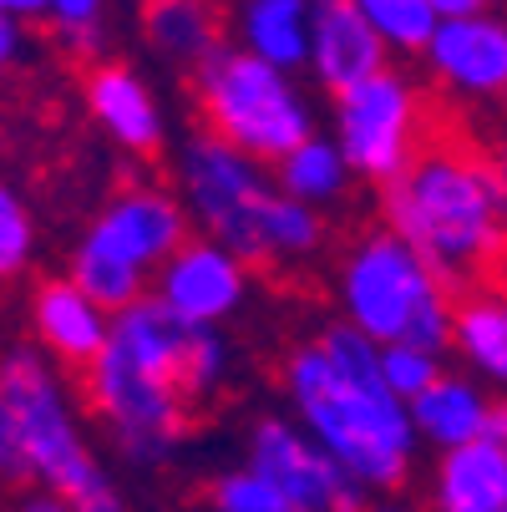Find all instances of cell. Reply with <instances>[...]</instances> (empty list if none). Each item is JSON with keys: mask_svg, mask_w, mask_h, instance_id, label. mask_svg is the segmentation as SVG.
<instances>
[{"mask_svg": "<svg viewBox=\"0 0 507 512\" xmlns=\"http://www.w3.org/2000/svg\"><path fill=\"white\" fill-rule=\"evenodd\" d=\"M0 396H6L16 431H21V452L31 467V482H41V492L66 497L71 507H87L92 497L112 492L107 477L97 472L87 442L71 426L56 381L46 376V365L36 350H6L0 355Z\"/></svg>", "mask_w": 507, "mask_h": 512, "instance_id": "6", "label": "cell"}, {"mask_svg": "<svg viewBox=\"0 0 507 512\" xmlns=\"http://www.w3.org/2000/svg\"><path fill=\"white\" fill-rule=\"evenodd\" d=\"M279 183L295 193V203H305V198H330V193L345 183V168H340L335 148H325V142L310 137L300 153H289V158L279 163Z\"/></svg>", "mask_w": 507, "mask_h": 512, "instance_id": "23", "label": "cell"}, {"mask_svg": "<svg viewBox=\"0 0 507 512\" xmlns=\"http://www.w3.org/2000/svg\"><path fill=\"white\" fill-rule=\"evenodd\" d=\"M345 305L366 335H381L391 345H411L426 355L452 335L447 284L396 234H371L355 244L345 264Z\"/></svg>", "mask_w": 507, "mask_h": 512, "instance_id": "3", "label": "cell"}, {"mask_svg": "<svg viewBox=\"0 0 507 512\" xmlns=\"http://www.w3.org/2000/svg\"><path fill=\"white\" fill-rule=\"evenodd\" d=\"M0 477L26 487L31 482V467H26V452H21V431H16V416L6 406V396H0Z\"/></svg>", "mask_w": 507, "mask_h": 512, "instance_id": "27", "label": "cell"}, {"mask_svg": "<svg viewBox=\"0 0 507 512\" xmlns=\"http://www.w3.org/2000/svg\"><path fill=\"white\" fill-rule=\"evenodd\" d=\"M371 512H421V507H406V502H386V507H371Z\"/></svg>", "mask_w": 507, "mask_h": 512, "instance_id": "34", "label": "cell"}, {"mask_svg": "<svg viewBox=\"0 0 507 512\" xmlns=\"http://www.w3.org/2000/svg\"><path fill=\"white\" fill-rule=\"evenodd\" d=\"M386 218L396 239L411 244V254L457 295L507 254L502 163H492L452 107L431 97L421 102L416 153L386 188Z\"/></svg>", "mask_w": 507, "mask_h": 512, "instance_id": "1", "label": "cell"}, {"mask_svg": "<svg viewBox=\"0 0 507 512\" xmlns=\"http://www.w3.org/2000/svg\"><path fill=\"white\" fill-rule=\"evenodd\" d=\"M51 0H0V16L6 11H16V16H36V11H46Z\"/></svg>", "mask_w": 507, "mask_h": 512, "instance_id": "33", "label": "cell"}, {"mask_svg": "<svg viewBox=\"0 0 507 512\" xmlns=\"http://www.w3.org/2000/svg\"><path fill=\"white\" fill-rule=\"evenodd\" d=\"M87 102L97 112V122H107V132L132 153H158V107L142 92V82L117 61H97L87 66Z\"/></svg>", "mask_w": 507, "mask_h": 512, "instance_id": "16", "label": "cell"}, {"mask_svg": "<svg viewBox=\"0 0 507 512\" xmlns=\"http://www.w3.org/2000/svg\"><path fill=\"white\" fill-rule=\"evenodd\" d=\"M502 178H507V148H502Z\"/></svg>", "mask_w": 507, "mask_h": 512, "instance_id": "35", "label": "cell"}, {"mask_svg": "<svg viewBox=\"0 0 507 512\" xmlns=\"http://www.w3.org/2000/svg\"><path fill=\"white\" fill-rule=\"evenodd\" d=\"M315 66L340 97L381 77V36L360 0H315Z\"/></svg>", "mask_w": 507, "mask_h": 512, "instance_id": "12", "label": "cell"}, {"mask_svg": "<svg viewBox=\"0 0 507 512\" xmlns=\"http://www.w3.org/2000/svg\"><path fill=\"white\" fill-rule=\"evenodd\" d=\"M289 386H295L315 436L325 452L366 487L396 492L411 472V421L401 416L391 391L360 386L340 376L325 350H300L289 360Z\"/></svg>", "mask_w": 507, "mask_h": 512, "instance_id": "2", "label": "cell"}, {"mask_svg": "<svg viewBox=\"0 0 507 512\" xmlns=\"http://www.w3.org/2000/svg\"><path fill=\"white\" fill-rule=\"evenodd\" d=\"M249 41L259 61L289 66L305 56V0H254L249 6Z\"/></svg>", "mask_w": 507, "mask_h": 512, "instance_id": "19", "label": "cell"}, {"mask_svg": "<svg viewBox=\"0 0 507 512\" xmlns=\"http://www.w3.org/2000/svg\"><path fill=\"white\" fill-rule=\"evenodd\" d=\"M431 512H507V452L492 442L447 452L431 482Z\"/></svg>", "mask_w": 507, "mask_h": 512, "instance_id": "14", "label": "cell"}, {"mask_svg": "<svg viewBox=\"0 0 507 512\" xmlns=\"http://www.w3.org/2000/svg\"><path fill=\"white\" fill-rule=\"evenodd\" d=\"M26 259H31V213L11 188H0V279L21 274Z\"/></svg>", "mask_w": 507, "mask_h": 512, "instance_id": "25", "label": "cell"}, {"mask_svg": "<svg viewBox=\"0 0 507 512\" xmlns=\"http://www.w3.org/2000/svg\"><path fill=\"white\" fill-rule=\"evenodd\" d=\"M381 371H386L391 396H426L431 386H437V365H431V355L411 350V345H391L381 355Z\"/></svg>", "mask_w": 507, "mask_h": 512, "instance_id": "26", "label": "cell"}, {"mask_svg": "<svg viewBox=\"0 0 507 512\" xmlns=\"http://www.w3.org/2000/svg\"><path fill=\"white\" fill-rule=\"evenodd\" d=\"M437 6V16H447V21H472L482 6H492V0H431Z\"/></svg>", "mask_w": 507, "mask_h": 512, "instance_id": "29", "label": "cell"}, {"mask_svg": "<svg viewBox=\"0 0 507 512\" xmlns=\"http://www.w3.org/2000/svg\"><path fill=\"white\" fill-rule=\"evenodd\" d=\"M188 188L198 213L229 239V249L259 264V213L269 203V188L254 178V168L224 142L198 137L188 148Z\"/></svg>", "mask_w": 507, "mask_h": 512, "instance_id": "9", "label": "cell"}, {"mask_svg": "<svg viewBox=\"0 0 507 512\" xmlns=\"http://www.w3.org/2000/svg\"><path fill=\"white\" fill-rule=\"evenodd\" d=\"M452 330L487 376L507 381V300L502 295H492V289L452 295Z\"/></svg>", "mask_w": 507, "mask_h": 512, "instance_id": "17", "label": "cell"}, {"mask_svg": "<svg viewBox=\"0 0 507 512\" xmlns=\"http://www.w3.org/2000/svg\"><path fill=\"white\" fill-rule=\"evenodd\" d=\"M82 396L97 416L112 421L122 452L137 462H158L188 431V401L153 371H142L132 355H122L112 335H107V350L82 371Z\"/></svg>", "mask_w": 507, "mask_h": 512, "instance_id": "7", "label": "cell"}, {"mask_svg": "<svg viewBox=\"0 0 507 512\" xmlns=\"http://www.w3.org/2000/svg\"><path fill=\"white\" fill-rule=\"evenodd\" d=\"M158 300L183 320V325H203L219 320L239 305V264L213 249V244H183L158 284Z\"/></svg>", "mask_w": 507, "mask_h": 512, "instance_id": "11", "label": "cell"}, {"mask_svg": "<svg viewBox=\"0 0 507 512\" xmlns=\"http://www.w3.org/2000/svg\"><path fill=\"white\" fill-rule=\"evenodd\" d=\"M431 61L442 66L467 92H502L507 87V31L472 16V21H447L431 36Z\"/></svg>", "mask_w": 507, "mask_h": 512, "instance_id": "15", "label": "cell"}, {"mask_svg": "<svg viewBox=\"0 0 507 512\" xmlns=\"http://www.w3.org/2000/svg\"><path fill=\"white\" fill-rule=\"evenodd\" d=\"M360 11L376 26V36H391L406 51H421L437 36V6L431 0H360Z\"/></svg>", "mask_w": 507, "mask_h": 512, "instance_id": "22", "label": "cell"}, {"mask_svg": "<svg viewBox=\"0 0 507 512\" xmlns=\"http://www.w3.org/2000/svg\"><path fill=\"white\" fill-rule=\"evenodd\" d=\"M421 102L401 77H371L355 92L340 97V132H345V158L376 178V183H396L416 153V132H421Z\"/></svg>", "mask_w": 507, "mask_h": 512, "instance_id": "8", "label": "cell"}, {"mask_svg": "<svg viewBox=\"0 0 507 512\" xmlns=\"http://www.w3.org/2000/svg\"><path fill=\"white\" fill-rule=\"evenodd\" d=\"M148 31H153V41L163 51L188 56L198 66L219 51V46H213V16H208L203 0H163V6L148 11Z\"/></svg>", "mask_w": 507, "mask_h": 512, "instance_id": "20", "label": "cell"}, {"mask_svg": "<svg viewBox=\"0 0 507 512\" xmlns=\"http://www.w3.org/2000/svg\"><path fill=\"white\" fill-rule=\"evenodd\" d=\"M249 472H259L295 512H360L355 477L330 452H315L310 442H300L284 421H264L254 431Z\"/></svg>", "mask_w": 507, "mask_h": 512, "instance_id": "10", "label": "cell"}, {"mask_svg": "<svg viewBox=\"0 0 507 512\" xmlns=\"http://www.w3.org/2000/svg\"><path fill=\"white\" fill-rule=\"evenodd\" d=\"M198 112L208 137L234 153L284 163L310 142V117L284 87L279 66L239 51H213L198 66Z\"/></svg>", "mask_w": 507, "mask_h": 512, "instance_id": "4", "label": "cell"}, {"mask_svg": "<svg viewBox=\"0 0 507 512\" xmlns=\"http://www.w3.org/2000/svg\"><path fill=\"white\" fill-rule=\"evenodd\" d=\"M36 330L56 360L82 365V371L107 350V335H112L102 320V305H92L71 279H46L36 289Z\"/></svg>", "mask_w": 507, "mask_h": 512, "instance_id": "13", "label": "cell"}, {"mask_svg": "<svg viewBox=\"0 0 507 512\" xmlns=\"http://www.w3.org/2000/svg\"><path fill=\"white\" fill-rule=\"evenodd\" d=\"M148 6H163V0H148Z\"/></svg>", "mask_w": 507, "mask_h": 512, "instance_id": "36", "label": "cell"}, {"mask_svg": "<svg viewBox=\"0 0 507 512\" xmlns=\"http://www.w3.org/2000/svg\"><path fill=\"white\" fill-rule=\"evenodd\" d=\"M11 56H16V26H11V16H0V66Z\"/></svg>", "mask_w": 507, "mask_h": 512, "instance_id": "32", "label": "cell"}, {"mask_svg": "<svg viewBox=\"0 0 507 512\" xmlns=\"http://www.w3.org/2000/svg\"><path fill=\"white\" fill-rule=\"evenodd\" d=\"M482 442H492V447H502V452H507V406H492V411H487V431H482Z\"/></svg>", "mask_w": 507, "mask_h": 512, "instance_id": "31", "label": "cell"}, {"mask_svg": "<svg viewBox=\"0 0 507 512\" xmlns=\"http://www.w3.org/2000/svg\"><path fill=\"white\" fill-rule=\"evenodd\" d=\"M16 512H77L66 497H56V492H31V497H21V507Z\"/></svg>", "mask_w": 507, "mask_h": 512, "instance_id": "30", "label": "cell"}, {"mask_svg": "<svg viewBox=\"0 0 507 512\" xmlns=\"http://www.w3.org/2000/svg\"><path fill=\"white\" fill-rule=\"evenodd\" d=\"M208 507L213 512H295L259 472H229L208 487Z\"/></svg>", "mask_w": 507, "mask_h": 512, "instance_id": "24", "label": "cell"}, {"mask_svg": "<svg viewBox=\"0 0 507 512\" xmlns=\"http://www.w3.org/2000/svg\"><path fill=\"white\" fill-rule=\"evenodd\" d=\"M97 6H102V0H51V11H56V21H61V36H66V31H92Z\"/></svg>", "mask_w": 507, "mask_h": 512, "instance_id": "28", "label": "cell"}, {"mask_svg": "<svg viewBox=\"0 0 507 512\" xmlns=\"http://www.w3.org/2000/svg\"><path fill=\"white\" fill-rule=\"evenodd\" d=\"M315 244H320V218L305 203H295V198H274L269 193V203L259 213V269H269V259H279V254L300 259Z\"/></svg>", "mask_w": 507, "mask_h": 512, "instance_id": "21", "label": "cell"}, {"mask_svg": "<svg viewBox=\"0 0 507 512\" xmlns=\"http://www.w3.org/2000/svg\"><path fill=\"white\" fill-rule=\"evenodd\" d=\"M416 426L431 436V442H442L447 452H457V447H467V442H482L487 406L472 396V386H462V381H437L426 396H416Z\"/></svg>", "mask_w": 507, "mask_h": 512, "instance_id": "18", "label": "cell"}, {"mask_svg": "<svg viewBox=\"0 0 507 512\" xmlns=\"http://www.w3.org/2000/svg\"><path fill=\"white\" fill-rule=\"evenodd\" d=\"M178 249H183L178 203L153 188H127L87 229L77 264H71V284L102 310H132L142 295V274Z\"/></svg>", "mask_w": 507, "mask_h": 512, "instance_id": "5", "label": "cell"}]
</instances>
